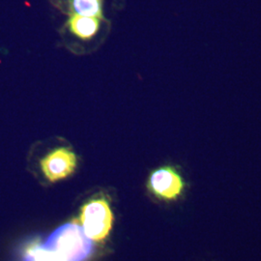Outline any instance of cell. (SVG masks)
<instances>
[{"label": "cell", "instance_id": "5", "mask_svg": "<svg viewBox=\"0 0 261 261\" xmlns=\"http://www.w3.org/2000/svg\"><path fill=\"white\" fill-rule=\"evenodd\" d=\"M100 20L98 18L85 17L73 14L67 22L68 28L76 37L83 40L93 38L100 28Z\"/></svg>", "mask_w": 261, "mask_h": 261}, {"label": "cell", "instance_id": "3", "mask_svg": "<svg viewBox=\"0 0 261 261\" xmlns=\"http://www.w3.org/2000/svg\"><path fill=\"white\" fill-rule=\"evenodd\" d=\"M112 221L111 207L105 199L91 200L82 209V228L91 240L100 241L105 239L112 229Z\"/></svg>", "mask_w": 261, "mask_h": 261}, {"label": "cell", "instance_id": "7", "mask_svg": "<svg viewBox=\"0 0 261 261\" xmlns=\"http://www.w3.org/2000/svg\"><path fill=\"white\" fill-rule=\"evenodd\" d=\"M22 261H64L56 252L37 242L28 244L22 252Z\"/></svg>", "mask_w": 261, "mask_h": 261}, {"label": "cell", "instance_id": "1", "mask_svg": "<svg viewBox=\"0 0 261 261\" xmlns=\"http://www.w3.org/2000/svg\"><path fill=\"white\" fill-rule=\"evenodd\" d=\"M45 246L64 261H84L91 254L93 246L81 226L66 224L48 236Z\"/></svg>", "mask_w": 261, "mask_h": 261}, {"label": "cell", "instance_id": "4", "mask_svg": "<svg viewBox=\"0 0 261 261\" xmlns=\"http://www.w3.org/2000/svg\"><path fill=\"white\" fill-rule=\"evenodd\" d=\"M77 159L72 150L60 147L53 150L41 161L42 171L49 182H56L70 176L76 168Z\"/></svg>", "mask_w": 261, "mask_h": 261}, {"label": "cell", "instance_id": "2", "mask_svg": "<svg viewBox=\"0 0 261 261\" xmlns=\"http://www.w3.org/2000/svg\"><path fill=\"white\" fill-rule=\"evenodd\" d=\"M146 188L155 199L170 203L185 196L189 183L177 166L164 165L151 170Z\"/></svg>", "mask_w": 261, "mask_h": 261}, {"label": "cell", "instance_id": "6", "mask_svg": "<svg viewBox=\"0 0 261 261\" xmlns=\"http://www.w3.org/2000/svg\"><path fill=\"white\" fill-rule=\"evenodd\" d=\"M103 0H68V6L71 15L103 19Z\"/></svg>", "mask_w": 261, "mask_h": 261}]
</instances>
